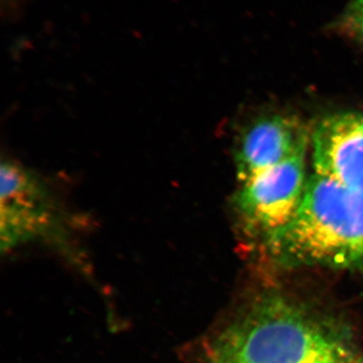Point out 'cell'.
Wrapping results in <instances>:
<instances>
[{
    "instance_id": "6da1fadb",
    "label": "cell",
    "mask_w": 363,
    "mask_h": 363,
    "mask_svg": "<svg viewBox=\"0 0 363 363\" xmlns=\"http://www.w3.org/2000/svg\"><path fill=\"white\" fill-rule=\"evenodd\" d=\"M352 333L283 296H264L215 341L210 363H357Z\"/></svg>"
},
{
    "instance_id": "277c9868",
    "label": "cell",
    "mask_w": 363,
    "mask_h": 363,
    "mask_svg": "<svg viewBox=\"0 0 363 363\" xmlns=\"http://www.w3.org/2000/svg\"><path fill=\"white\" fill-rule=\"evenodd\" d=\"M305 156L294 157L242 184L235 204L245 226L262 240L289 223L304 195Z\"/></svg>"
},
{
    "instance_id": "52a82bcc",
    "label": "cell",
    "mask_w": 363,
    "mask_h": 363,
    "mask_svg": "<svg viewBox=\"0 0 363 363\" xmlns=\"http://www.w3.org/2000/svg\"><path fill=\"white\" fill-rule=\"evenodd\" d=\"M342 26L355 39L363 42V0H355L342 18Z\"/></svg>"
},
{
    "instance_id": "5b68a950",
    "label": "cell",
    "mask_w": 363,
    "mask_h": 363,
    "mask_svg": "<svg viewBox=\"0 0 363 363\" xmlns=\"http://www.w3.org/2000/svg\"><path fill=\"white\" fill-rule=\"evenodd\" d=\"M312 145L315 173L363 192V114L325 117L313 133Z\"/></svg>"
},
{
    "instance_id": "7a4b0ae2",
    "label": "cell",
    "mask_w": 363,
    "mask_h": 363,
    "mask_svg": "<svg viewBox=\"0 0 363 363\" xmlns=\"http://www.w3.org/2000/svg\"><path fill=\"white\" fill-rule=\"evenodd\" d=\"M286 267L350 269L363 264V192L313 174L288 224L262 240Z\"/></svg>"
},
{
    "instance_id": "8992f818",
    "label": "cell",
    "mask_w": 363,
    "mask_h": 363,
    "mask_svg": "<svg viewBox=\"0 0 363 363\" xmlns=\"http://www.w3.org/2000/svg\"><path fill=\"white\" fill-rule=\"evenodd\" d=\"M309 131L298 118L272 116L248 128L236 150L235 164L241 184L296 157L305 156Z\"/></svg>"
},
{
    "instance_id": "3957f363",
    "label": "cell",
    "mask_w": 363,
    "mask_h": 363,
    "mask_svg": "<svg viewBox=\"0 0 363 363\" xmlns=\"http://www.w3.org/2000/svg\"><path fill=\"white\" fill-rule=\"evenodd\" d=\"M2 250L61 233L65 215L51 189L18 162L1 164Z\"/></svg>"
}]
</instances>
